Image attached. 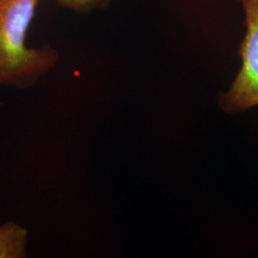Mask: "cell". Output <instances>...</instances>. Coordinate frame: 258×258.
<instances>
[{
	"label": "cell",
	"instance_id": "5b68a950",
	"mask_svg": "<svg viewBox=\"0 0 258 258\" xmlns=\"http://www.w3.org/2000/svg\"><path fill=\"white\" fill-rule=\"evenodd\" d=\"M103 1H104V2H105V1H107V0H103Z\"/></svg>",
	"mask_w": 258,
	"mask_h": 258
},
{
	"label": "cell",
	"instance_id": "277c9868",
	"mask_svg": "<svg viewBox=\"0 0 258 258\" xmlns=\"http://www.w3.org/2000/svg\"><path fill=\"white\" fill-rule=\"evenodd\" d=\"M55 2L63 8L79 13L89 12L104 3L103 0H55Z\"/></svg>",
	"mask_w": 258,
	"mask_h": 258
},
{
	"label": "cell",
	"instance_id": "3957f363",
	"mask_svg": "<svg viewBox=\"0 0 258 258\" xmlns=\"http://www.w3.org/2000/svg\"><path fill=\"white\" fill-rule=\"evenodd\" d=\"M29 232L19 223L8 221L0 225V258L27 256Z\"/></svg>",
	"mask_w": 258,
	"mask_h": 258
},
{
	"label": "cell",
	"instance_id": "6da1fadb",
	"mask_svg": "<svg viewBox=\"0 0 258 258\" xmlns=\"http://www.w3.org/2000/svg\"><path fill=\"white\" fill-rule=\"evenodd\" d=\"M40 0H0V91L26 89L54 69V47H30L27 35Z\"/></svg>",
	"mask_w": 258,
	"mask_h": 258
},
{
	"label": "cell",
	"instance_id": "7a4b0ae2",
	"mask_svg": "<svg viewBox=\"0 0 258 258\" xmlns=\"http://www.w3.org/2000/svg\"><path fill=\"white\" fill-rule=\"evenodd\" d=\"M245 13L246 35L238 54L239 73L230 91L222 95L225 110L244 111L258 105V0H238Z\"/></svg>",
	"mask_w": 258,
	"mask_h": 258
}]
</instances>
